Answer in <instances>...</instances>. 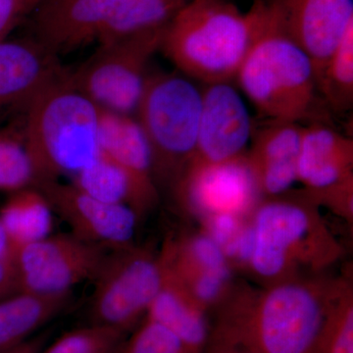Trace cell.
<instances>
[{
  "label": "cell",
  "instance_id": "1",
  "mask_svg": "<svg viewBox=\"0 0 353 353\" xmlns=\"http://www.w3.org/2000/svg\"><path fill=\"white\" fill-rule=\"evenodd\" d=\"M350 282L311 276L232 289L210 336L259 353H317L323 332Z\"/></svg>",
  "mask_w": 353,
  "mask_h": 353
},
{
  "label": "cell",
  "instance_id": "2",
  "mask_svg": "<svg viewBox=\"0 0 353 353\" xmlns=\"http://www.w3.org/2000/svg\"><path fill=\"white\" fill-rule=\"evenodd\" d=\"M265 0L243 12L229 0H190L165 29L160 50L183 75L205 83L236 79L268 23Z\"/></svg>",
  "mask_w": 353,
  "mask_h": 353
},
{
  "label": "cell",
  "instance_id": "3",
  "mask_svg": "<svg viewBox=\"0 0 353 353\" xmlns=\"http://www.w3.org/2000/svg\"><path fill=\"white\" fill-rule=\"evenodd\" d=\"M319 205L304 190L266 197L250 216L253 252L248 270L263 285L320 275L341 256Z\"/></svg>",
  "mask_w": 353,
  "mask_h": 353
},
{
  "label": "cell",
  "instance_id": "4",
  "mask_svg": "<svg viewBox=\"0 0 353 353\" xmlns=\"http://www.w3.org/2000/svg\"><path fill=\"white\" fill-rule=\"evenodd\" d=\"M68 75L41 88L25 106L23 136L36 185L73 176L101 152V108L72 85Z\"/></svg>",
  "mask_w": 353,
  "mask_h": 353
},
{
  "label": "cell",
  "instance_id": "5",
  "mask_svg": "<svg viewBox=\"0 0 353 353\" xmlns=\"http://www.w3.org/2000/svg\"><path fill=\"white\" fill-rule=\"evenodd\" d=\"M236 79L267 119L324 123L325 103L318 92L312 60L281 31L271 13Z\"/></svg>",
  "mask_w": 353,
  "mask_h": 353
},
{
  "label": "cell",
  "instance_id": "6",
  "mask_svg": "<svg viewBox=\"0 0 353 353\" xmlns=\"http://www.w3.org/2000/svg\"><path fill=\"white\" fill-rule=\"evenodd\" d=\"M202 94L175 73L148 74L136 114L152 157L155 183H173L196 152Z\"/></svg>",
  "mask_w": 353,
  "mask_h": 353
},
{
  "label": "cell",
  "instance_id": "7",
  "mask_svg": "<svg viewBox=\"0 0 353 353\" xmlns=\"http://www.w3.org/2000/svg\"><path fill=\"white\" fill-rule=\"evenodd\" d=\"M163 277L160 255L148 248L132 243L111 250L94 280L92 323L128 333L146 316Z\"/></svg>",
  "mask_w": 353,
  "mask_h": 353
},
{
  "label": "cell",
  "instance_id": "8",
  "mask_svg": "<svg viewBox=\"0 0 353 353\" xmlns=\"http://www.w3.org/2000/svg\"><path fill=\"white\" fill-rule=\"evenodd\" d=\"M165 29L99 46L80 68L69 72V82L99 108L132 115L145 85L146 67L160 50Z\"/></svg>",
  "mask_w": 353,
  "mask_h": 353
},
{
  "label": "cell",
  "instance_id": "9",
  "mask_svg": "<svg viewBox=\"0 0 353 353\" xmlns=\"http://www.w3.org/2000/svg\"><path fill=\"white\" fill-rule=\"evenodd\" d=\"M185 210L204 218L229 213L248 219L261 199L245 154L218 163H189L173 183Z\"/></svg>",
  "mask_w": 353,
  "mask_h": 353
},
{
  "label": "cell",
  "instance_id": "10",
  "mask_svg": "<svg viewBox=\"0 0 353 353\" xmlns=\"http://www.w3.org/2000/svg\"><path fill=\"white\" fill-rule=\"evenodd\" d=\"M108 253L104 246L73 234H50L18 252V292H70L74 285L94 280Z\"/></svg>",
  "mask_w": 353,
  "mask_h": 353
},
{
  "label": "cell",
  "instance_id": "11",
  "mask_svg": "<svg viewBox=\"0 0 353 353\" xmlns=\"http://www.w3.org/2000/svg\"><path fill=\"white\" fill-rule=\"evenodd\" d=\"M34 188L81 240L110 250L132 245L141 217L129 206L99 201L71 183L46 181Z\"/></svg>",
  "mask_w": 353,
  "mask_h": 353
},
{
  "label": "cell",
  "instance_id": "12",
  "mask_svg": "<svg viewBox=\"0 0 353 353\" xmlns=\"http://www.w3.org/2000/svg\"><path fill=\"white\" fill-rule=\"evenodd\" d=\"M281 31L312 60L315 77L353 24V0H265Z\"/></svg>",
  "mask_w": 353,
  "mask_h": 353
},
{
  "label": "cell",
  "instance_id": "13",
  "mask_svg": "<svg viewBox=\"0 0 353 353\" xmlns=\"http://www.w3.org/2000/svg\"><path fill=\"white\" fill-rule=\"evenodd\" d=\"M196 152L189 163H218L245 154L252 141V117L230 83H206L201 90Z\"/></svg>",
  "mask_w": 353,
  "mask_h": 353
},
{
  "label": "cell",
  "instance_id": "14",
  "mask_svg": "<svg viewBox=\"0 0 353 353\" xmlns=\"http://www.w3.org/2000/svg\"><path fill=\"white\" fill-rule=\"evenodd\" d=\"M120 0H44L34 7V37L55 55L97 41L115 14Z\"/></svg>",
  "mask_w": 353,
  "mask_h": 353
},
{
  "label": "cell",
  "instance_id": "15",
  "mask_svg": "<svg viewBox=\"0 0 353 353\" xmlns=\"http://www.w3.org/2000/svg\"><path fill=\"white\" fill-rule=\"evenodd\" d=\"M297 182L313 201L353 182V141L325 123L303 126Z\"/></svg>",
  "mask_w": 353,
  "mask_h": 353
},
{
  "label": "cell",
  "instance_id": "16",
  "mask_svg": "<svg viewBox=\"0 0 353 353\" xmlns=\"http://www.w3.org/2000/svg\"><path fill=\"white\" fill-rule=\"evenodd\" d=\"M303 126L267 119L253 129L252 148L246 152L262 196H278L297 182V160Z\"/></svg>",
  "mask_w": 353,
  "mask_h": 353
},
{
  "label": "cell",
  "instance_id": "17",
  "mask_svg": "<svg viewBox=\"0 0 353 353\" xmlns=\"http://www.w3.org/2000/svg\"><path fill=\"white\" fill-rule=\"evenodd\" d=\"M66 72L57 55L36 39L0 41V109L27 105L41 88Z\"/></svg>",
  "mask_w": 353,
  "mask_h": 353
},
{
  "label": "cell",
  "instance_id": "18",
  "mask_svg": "<svg viewBox=\"0 0 353 353\" xmlns=\"http://www.w3.org/2000/svg\"><path fill=\"white\" fill-rule=\"evenodd\" d=\"M99 150L126 172L145 192L158 196L152 152L143 130L132 115L101 108Z\"/></svg>",
  "mask_w": 353,
  "mask_h": 353
},
{
  "label": "cell",
  "instance_id": "19",
  "mask_svg": "<svg viewBox=\"0 0 353 353\" xmlns=\"http://www.w3.org/2000/svg\"><path fill=\"white\" fill-rule=\"evenodd\" d=\"M162 263L163 282L145 318L170 330L182 341L188 353H203L211 333L208 311L194 301L173 272Z\"/></svg>",
  "mask_w": 353,
  "mask_h": 353
},
{
  "label": "cell",
  "instance_id": "20",
  "mask_svg": "<svg viewBox=\"0 0 353 353\" xmlns=\"http://www.w3.org/2000/svg\"><path fill=\"white\" fill-rule=\"evenodd\" d=\"M71 292L39 294L18 292L0 301V352L30 340L32 334L62 312Z\"/></svg>",
  "mask_w": 353,
  "mask_h": 353
},
{
  "label": "cell",
  "instance_id": "21",
  "mask_svg": "<svg viewBox=\"0 0 353 353\" xmlns=\"http://www.w3.org/2000/svg\"><path fill=\"white\" fill-rule=\"evenodd\" d=\"M71 183L99 201L129 206L139 217L157 201V197L145 192L126 172L101 152L92 163L72 176Z\"/></svg>",
  "mask_w": 353,
  "mask_h": 353
},
{
  "label": "cell",
  "instance_id": "22",
  "mask_svg": "<svg viewBox=\"0 0 353 353\" xmlns=\"http://www.w3.org/2000/svg\"><path fill=\"white\" fill-rule=\"evenodd\" d=\"M52 209L36 188L12 192L0 209V223L18 250L50 236Z\"/></svg>",
  "mask_w": 353,
  "mask_h": 353
},
{
  "label": "cell",
  "instance_id": "23",
  "mask_svg": "<svg viewBox=\"0 0 353 353\" xmlns=\"http://www.w3.org/2000/svg\"><path fill=\"white\" fill-rule=\"evenodd\" d=\"M318 92L334 112L350 110L353 103V24L341 38L331 57L316 75Z\"/></svg>",
  "mask_w": 353,
  "mask_h": 353
},
{
  "label": "cell",
  "instance_id": "24",
  "mask_svg": "<svg viewBox=\"0 0 353 353\" xmlns=\"http://www.w3.org/2000/svg\"><path fill=\"white\" fill-rule=\"evenodd\" d=\"M34 185L36 175L23 132L0 130V190L12 194Z\"/></svg>",
  "mask_w": 353,
  "mask_h": 353
},
{
  "label": "cell",
  "instance_id": "25",
  "mask_svg": "<svg viewBox=\"0 0 353 353\" xmlns=\"http://www.w3.org/2000/svg\"><path fill=\"white\" fill-rule=\"evenodd\" d=\"M127 333L106 325H92L73 330L39 353H117Z\"/></svg>",
  "mask_w": 353,
  "mask_h": 353
},
{
  "label": "cell",
  "instance_id": "26",
  "mask_svg": "<svg viewBox=\"0 0 353 353\" xmlns=\"http://www.w3.org/2000/svg\"><path fill=\"white\" fill-rule=\"evenodd\" d=\"M317 353H353V292L347 285L323 332Z\"/></svg>",
  "mask_w": 353,
  "mask_h": 353
},
{
  "label": "cell",
  "instance_id": "27",
  "mask_svg": "<svg viewBox=\"0 0 353 353\" xmlns=\"http://www.w3.org/2000/svg\"><path fill=\"white\" fill-rule=\"evenodd\" d=\"M118 353H188L182 341L170 330L145 318Z\"/></svg>",
  "mask_w": 353,
  "mask_h": 353
},
{
  "label": "cell",
  "instance_id": "28",
  "mask_svg": "<svg viewBox=\"0 0 353 353\" xmlns=\"http://www.w3.org/2000/svg\"><path fill=\"white\" fill-rule=\"evenodd\" d=\"M18 294V250L0 223V301Z\"/></svg>",
  "mask_w": 353,
  "mask_h": 353
},
{
  "label": "cell",
  "instance_id": "29",
  "mask_svg": "<svg viewBox=\"0 0 353 353\" xmlns=\"http://www.w3.org/2000/svg\"><path fill=\"white\" fill-rule=\"evenodd\" d=\"M206 232L223 248L230 243L245 223V218L222 213L204 218Z\"/></svg>",
  "mask_w": 353,
  "mask_h": 353
},
{
  "label": "cell",
  "instance_id": "30",
  "mask_svg": "<svg viewBox=\"0 0 353 353\" xmlns=\"http://www.w3.org/2000/svg\"><path fill=\"white\" fill-rule=\"evenodd\" d=\"M31 12L29 0H0V41Z\"/></svg>",
  "mask_w": 353,
  "mask_h": 353
},
{
  "label": "cell",
  "instance_id": "31",
  "mask_svg": "<svg viewBox=\"0 0 353 353\" xmlns=\"http://www.w3.org/2000/svg\"><path fill=\"white\" fill-rule=\"evenodd\" d=\"M203 353H259L252 350L241 347L240 345L230 343L215 336H209L208 345Z\"/></svg>",
  "mask_w": 353,
  "mask_h": 353
},
{
  "label": "cell",
  "instance_id": "32",
  "mask_svg": "<svg viewBox=\"0 0 353 353\" xmlns=\"http://www.w3.org/2000/svg\"><path fill=\"white\" fill-rule=\"evenodd\" d=\"M43 348V339H30L22 345L0 353H39Z\"/></svg>",
  "mask_w": 353,
  "mask_h": 353
},
{
  "label": "cell",
  "instance_id": "33",
  "mask_svg": "<svg viewBox=\"0 0 353 353\" xmlns=\"http://www.w3.org/2000/svg\"><path fill=\"white\" fill-rule=\"evenodd\" d=\"M44 1V0H29L30 6L32 7V11L34 10V7L38 6L39 3Z\"/></svg>",
  "mask_w": 353,
  "mask_h": 353
},
{
  "label": "cell",
  "instance_id": "34",
  "mask_svg": "<svg viewBox=\"0 0 353 353\" xmlns=\"http://www.w3.org/2000/svg\"><path fill=\"white\" fill-rule=\"evenodd\" d=\"M178 1L183 2V3H188L190 0H178Z\"/></svg>",
  "mask_w": 353,
  "mask_h": 353
},
{
  "label": "cell",
  "instance_id": "35",
  "mask_svg": "<svg viewBox=\"0 0 353 353\" xmlns=\"http://www.w3.org/2000/svg\"><path fill=\"white\" fill-rule=\"evenodd\" d=\"M117 353H118V352H117Z\"/></svg>",
  "mask_w": 353,
  "mask_h": 353
}]
</instances>
